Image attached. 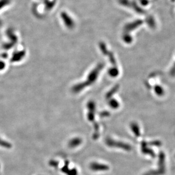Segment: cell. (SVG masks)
Returning <instances> with one entry per match:
<instances>
[{
    "mask_svg": "<svg viewBox=\"0 0 175 175\" xmlns=\"http://www.w3.org/2000/svg\"><path fill=\"white\" fill-rule=\"evenodd\" d=\"M90 168L93 171H106L109 170L108 165L104 164H101L97 162H93L90 164Z\"/></svg>",
    "mask_w": 175,
    "mask_h": 175,
    "instance_id": "3",
    "label": "cell"
},
{
    "mask_svg": "<svg viewBox=\"0 0 175 175\" xmlns=\"http://www.w3.org/2000/svg\"><path fill=\"white\" fill-rule=\"evenodd\" d=\"M106 145L111 147H117L119 149H123L127 151H129L131 150L132 147L128 143H125L124 142L115 141L114 139L111 138H107L106 139Z\"/></svg>",
    "mask_w": 175,
    "mask_h": 175,
    "instance_id": "2",
    "label": "cell"
},
{
    "mask_svg": "<svg viewBox=\"0 0 175 175\" xmlns=\"http://www.w3.org/2000/svg\"><path fill=\"white\" fill-rule=\"evenodd\" d=\"M161 144L162 143L159 141H154L147 143L148 145L155 146H161Z\"/></svg>",
    "mask_w": 175,
    "mask_h": 175,
    "instance_id": "11",
    "label": "cell"
},
{
    "mask_svg": "<svg viewBox=\"0 0 175 175\" xmlns=\"http://www.w3.org/2000/svg\"><path fill=\"white\" fill-rule=\"evenodd\" d=\"M87 119L90 121L93 122L95 120V112L89 111L87 113Z\"/></svg>",
    "mask_w": 175,
    "mask_h": 175,
    "instance_id": "10",
    "label": "cell"
},
{
    "mask_svg": "<svg viewBox=\"0 0 175 175\" xmlns=\"http://www.w3.org/2000/svg\"><path fill=\"white\" fill-rule=\"evenodd\" d=\"M147 146L148 145L147 142L143 141L141 143V150H142V153H143L144 154L149 155L151 157H155V152L149 148Z\"/></svg>",
    "mask_w": 175,
    "mask_h": 175,
    "instance_id": "4",
    "label": "cell"
},
{
    "mask_svg": "<svg viewBox=\"0 0 175 175\" xmlns=\"http://www.w3.org/2000/svg\"><path fill=\"white\" fill-rule=\"evenodd\" d=\"M0 146L2 147H5V148H7V149H9L11 147V145L9 142L4 141V139H2L0 138Z\"/></svg>",
    "mask_w": 175,
    "mask_h": 175,
    "instance_id": "7",
    "label": "cell"
},
{
    "mask_svg": "<svg viewBox=\"0 0 175 175\" xmlns=\"http://www.w3.org/2000/svg\"><path fill=\"white\" fill-rule=\"evenodd\" d=\"M82 143V139L80 138L79 137H76L70 140L69 142L68 143V146L70 148H76L81 145Z\"/></svg>",
    "mask_w": 175,
    "mask_h": 175,
    "instance_id": "5",
    "label": "cell"
},
{
    "mask_svg": "<svg viewBox=\"0 0 175 175\" xmlns=\"http://www.w3.org/2000/svg\"><path fill=\"white\" fill-rule=\"evenodd\" d=\"M109 105L113 109H117L119 107V103L115 99H112L109 101Z\"/></svg>",
    "mask_w": 175,
    "mask_h": 175,
    "instance_id": "8",
    "label": "cell"
},
{
    "mask_svg": "<svg viewBox=\"0 0 175 175\" xmlns=\"http://www.w3.org/2000/svg\"><path fill=\"white\" fill-rule=\"evenodd\" d=\"M77 170L76 169H71V170H68V171L66 173V174H68V175H77Z\"/></svg>",
    "mask_w": 175,
    "mask_h": 175,
    "instance_id": "12",
    "label": "cell"
},
{
    "mask_svg": "<svg viewBox=\"0 0 175 175\" xmlns=\"http://www.w3.org/2000/svg\"><path fill=\"white\" fill-rule=\"evenodd\" d=\"M130 129L132 130V132L134 134V135L138 137L141 135L140 132V128L138 124L136 122H132L130 125Z\"/></svg>",
    "mask_w": 175,
    "mask_h": 175,
    "instance_id": "6",
    "label": "cell"
},
{
    "mask_svg": "<svg viewBox=\"0 0 175 175\" xmlns=\"http://www.w3.org/2000/svg\"><path fill=\"white\" fill-rule=\"evenodd\" d=\"M108 113L109 112L107 113H106V115H107V116H108V115H109V113ZM102 116H105V115H106V114H105V113H104V114H103V113H102Z\"/></svg>",
    "mask_w": 175,
    "mask_h": 175,
    "instance_id": "13",
    "label": "cell"
},
{
    "mask_svg": "<svg viewBox=\"0 0 175 175\" xmlns=\"http://www.w3.org/2000/svg\"><path fill=\"white\" fill-rule=\"evenodd\" d=\"M165 154L163 152H160L159 156V168L154 171L148 172L145 175H162L165 172Z\"/></svg>",
    "mask_w": 175,
    "mask_h": 175,
    "instance_id": "1",
    "label": "cell"
},
{
    "mask_svg": "<svg viewBox=\"0 0 175 175\" xmlns=\"http://www.w3.org/2000/svg\"><path fill=\"white\" fill-rule=\"evenodd\" d=\"M87 108H88V109H89V111L95 112V103L93 102L92 101L88 103V104H87Z\"/></svg>",
    "mask_w": 175,
    "mask_h": 175,
    "instance_id": "9",
    "label": "cell"
}]
</instances>
